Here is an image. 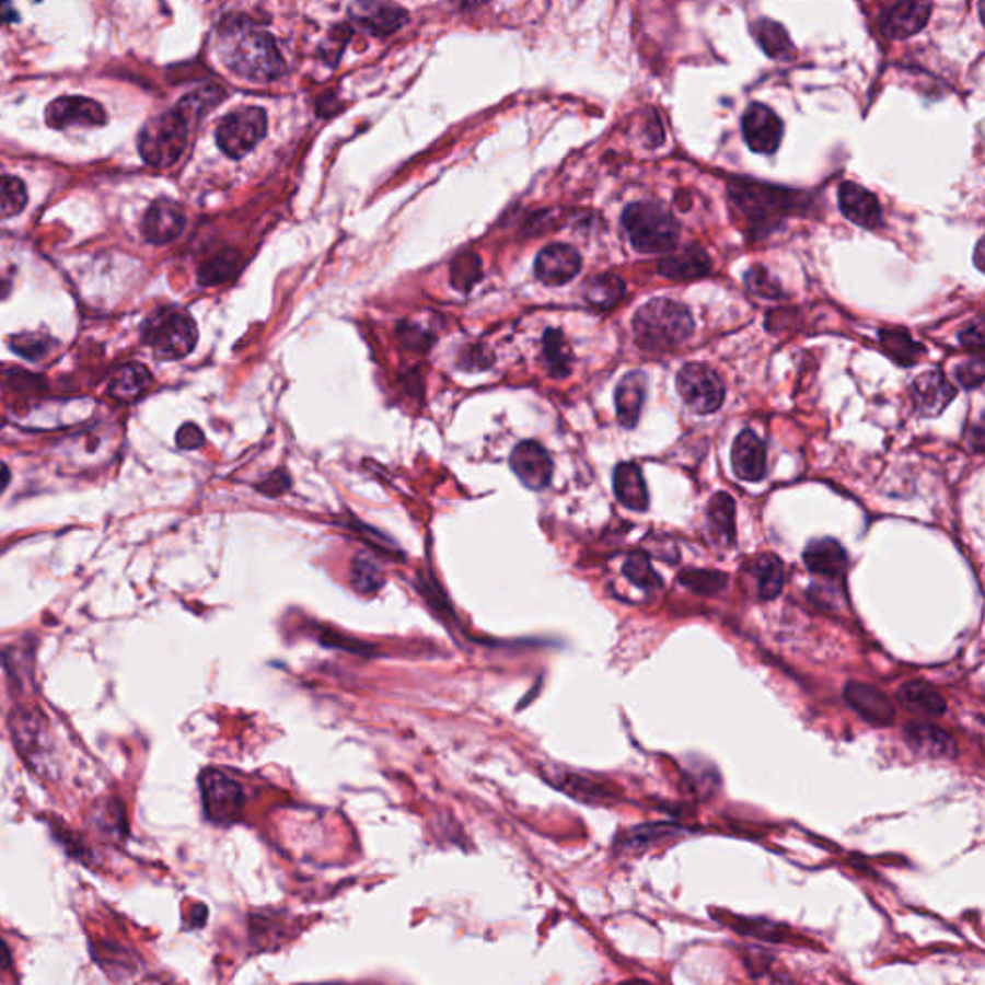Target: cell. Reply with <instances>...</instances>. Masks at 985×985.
<instances>
[{
	"label": "cell",
	"mask_w": 985,
	"mask_h": 985,
	"mask_svg": "<svg viewBox=\"0 0 985 985\" xmlns=\"http://www.w3.org/2000/svg\"><path fill=\"white\" fill-rule=\"evenodd\" d=\"M220 55L231 72L245 80H278L286 72L276 39L243 16L220 25Z\"/></svg>",
	"instance_id": "obj_1"
},
{
	"label": "cell",
	"mask_w": 985,
	"mask_h": 985,
	"mask_svg": "<svg viewBox=\"0 0 985 985\" xmlns=\"http://www.w3.org/2000/svg\"><path fill=\"white\" fill-rule=\"evenodd\" d=\"M634 334L639 347L649 352L674 349L690 339L695 329L692 312L672 299H652L634 316Z\"/></svg>",
	"instance_id": "obj_2"
},
{
	"label": "cell",
	"mask_w": 985,
	"mask_h": 985,
	"mask_svg": "<svg viewBox=\"0 0 985 985\" xmlns=\"http://www.w3.org/2000/svg\"><path fill=\"white\" fill-rule=\"evenodd\" d=\"M622 225L629 243L644 255H660L674 251L680 228L667 208L657 202H634L622 215Z\"/></svg>",
	"instance_id": "obj_3"
},
{
	"label": "cell",
	"mask_w": 985,
	"mask_h": 985,
	"mask_svg": "<svg viewBox=\"0 0 985 985\" xmlns=\"http://www.w3.org/2000/svg\"><path fill=\"white\" fill-rule=\"evenodd\" d=\"M199 332L192 314L177 306L152 312L143 324V341L160 360L185 358L197 345Z\"/></svg>",
	"instance_id": "obj_4"
},
{
	"label": "cell",
	"mask_w": 985,
	"mask_h": 985,
	"mask_svg": "<svg viewBox=\"0 0 985 985\" xmlns=\"http://www.w3.org/2000/svg\"><path fill=\"white\" fill-rule=\"evenodd\" d=\"M189 129L192 124L177 108L149 119L139 134V152L144 162L154 167L174 166L187 149Z\"/></svg>",
	"instance_id": "obj_5"
},
{
	"label": "cell",
	"mask_w": 985,
	"mask_h": 985,
	"mask_svg": "<svg viewBox=\"0 0 985 985\" xmlns=\"http://www.w3.org/2000/svg\"><path fill=\"white\" fill-rule=\"evenodd\" d=\"M730 197L739 210H743L749 218L756 220H772L784 215L799 212L803 205V195L797 192H787L779 187H772L766 183L749 182V179H735L730 183Z\"/></svg>",
	"instance_id": "obj_6"
},
{
	"label": "cell",
	"mask_w": 985,
	"mask_h": 985,
	"mask_svg": "<svg viewBox=\"0 0 985 985\" xmlns=\"http://www.w3.org/2000/svg\"><path fill=\"white\" fill-rule=\"evenodd\" d=\"M268 129L266 112L258 106H241L230 112L216 129V141L230 159H243L263 141Z\"/></svg>",
	"instance_id": "obj_7"
},
{
	"label": "cell",
	"mask_w": 985,
	"mask_h": 985,
	"mask_svg": "<svg viewBox=\"0 0 985 985\" xmlns=\"http://www.w3.org/2000/svg\"><path fill=\"white\" fill-rule=\"evenodd\" d=\"M675 385L680 397L684 398L685 405L690 406L693 413L712 414L722 406L726 395L722 380L708 364L703 362L685 364L675 378Z\"/></svg>",
	"instance_id": "obj_8"
},
{
	"label": "cell",
	"mask_w": 985,
	"mask_h": 985,
	"mask_svg": "<svg viewBox=\"0 0 985 985\" xmlns=\"http://www.w3.org/2000/svg\"><path fill=\"white\" fill-rule=\"evenodd\" d=\"M200 793L208 820L225 826L237 822L245 807V793L235 779L215 768L205 770L200 776Z\"/></svg>",
	"instance_id": "obj_9"
},
{
	"label": "cell",
	"mask_w": 985,
	"mask_h": 985,
	"mask_svg": "<svg viewBox=\"0 0 985 985\" xmlns=\"http://www.w3.org/2000/svg\"><path fill=\"white\" fill-rule=\"evenodd\" d=\"M12 735L16 741L20 753L39 768V764L47 766L53 755V733L48 728L47 718L40 715L35 707H20L12 715Z\"/></svg>",
	"instance_id": "obj_10"
},
{
	"label": "cell",
	"mask_w": 985,
	"mask_h": 985,
	"mask_svg": "<svg viewBox=\"0 0 985 985\" xmlns=\"http://www.w3.org/2000/svg\"><path fill=\"white\" fill-rule=\"evenodd\" d=\"M45 119L48 126L55 129L103 128L106 124V112L93 99L60 96L48 104Z\"/></svg>",
	"instance_id": "obj_11"
},
{
	"label": "cell",
	"mask_w": 985,
	"mask_h": 985,
	"mask_svg": "<svg viewBox=\"0 0 985 985\" xmlns=\"http://www.w3.org/2000/svg\"><path fill=\"white\" fill-rule=\"evenodd\" d=\"M743 139L756 154H774L784 139V121L766 104L749 106L741 118Z\"/></svg>",
	"instance_id": "obj_12"
},
{
	"label": "cell",
	"mask_w": 985,
	"mask_h": 985,
	"mask_svg": "<svg viewBox=\"0 0 985 985\" xmlns=\"http://www.w3.org/2000/svg\"><path fill=\"white\" fill-rule=\"evenodd\" d=\"M510 468L532 491H541L551 484L553 461L547 449L537 441H522L510 454Z\"/></svg>",
	"instance_id": "obj_13"
},
{
	"label": "cell",
	"mask_w": 985,
	"mask_h": 985,
	"mask_svg": "<svg viewBox=\"0 0 985 985\" xmlns=\"http://www.w3.org/2000/svg\"><path fill=\"white\" fill-rule=\"evenodd\" d=\"M581 270V256L573 246L555 243L535 258V278L545 286H565Z\"/></svg>",
	"instance_id": "obj_14"
},
{
	"label": "cell",
	"mask_w": 985,
	"mask_h": 985,
	"mask_svg": "<svg viewBox=\"0 0 985 985\" xmlns=\"http://www.w3.org/2000/svg\"><path fill=\"white\" fill-rule=\"evenodd\" d=\"M954 397H957V387L938 370L918 375L911 387L914 408L924 418L939 416L947 406L951 405Z\"/></svg>",
	"instance_id": "obj_15"
},
{
	"label": "cell",
	"mask_w": 985,
	"mask_h": 985,
	"mask_svg": "<svg viewBox=\"0 0 985 985\" xmlns=\"http://www.w3.org/2000/svg\"><path fill=\"white\" fill-rule=\"evenodd\" d=\"M185 228V212L174 200H157L143 218V235L152 245H166L179 237Z\"/></svg>",
	"instance_id": "obj_16"
},
{
	"label": "cell",
	"mask_w": 985,
	"mask_h": 985,
	"mask_svg": "<svg viewBox=\"0 0 985 985\" xmlns=\"http://www.w3.org/2000/svg\"><path fill=\"white\" fill-rule=\"evenodd\" d=\"M843 216L867 230H878L882 225V208L872 193L857 183L845 182L837 193Z\"/></svg>",
	"instance_id": "obj_17"
},
{
	"label": "cell",
	"mask_w": 985,
	"mask_h": 985,
	"mask_svg": "<svg viewBox=\"0 0 985 985\" xmlns=\"http://www.w3.org/2000/svg\"><path fill=\"white\" fill-rule=\"evenodd\" d=\"M930 14V2H897L883 12L880 30L890 39H906L926 27Z\"/></svg>",
	"instance_id": "obj_18"
},
{
	"label": "cell",
	"mask_w": 985,
	"mask_h": 985,
	"mask_svg": "<svg viewBox=\"0 0 985 985\" xmlns=\"http://www.w3.org/2000/svg\"><path fill=\"white\" fill-rule=\"evenodd\" d=\"M731 466L739 479L761 482L766 474V447L755 431H741L731 447Z\"/></svg>",
	"instance_id": "obj_19"
},
{
	"label": "cell",
	"mask_w": 985,
	"mask_h": 985,
	"mask_svg": "<svg viewBox=\"0 0 985 985\" xmlns=\"http://www.w3.org/2000/svg\"><path fill=\"white\" fill-rule=\"evenodd\" d=\"M908 748L928 758H953L959 753L957 741L946 730L928 722H911L903 728Z\"/></svg>",
	"instance_id": "obj_20"
},
{
	"label": "cell",
	"mask_w": 985,
	"mask_h": 985,
	"mask_svg": "<svg viewBox=\"0 0 985 985\" xmlns=\"http://www.w3.org/2000/svg\"><path fill=\"white\" fill-rule=\"evenodd\" d=\"M845 700L849 703V707L862 716L868 722L885 726L893 720L895 708L891 705V700L883 695L880 690H876L872 685L853 684L845 687Z\"/></svg>",
	"instance_id": "obj_21"
},
{
	"label": "cell",
	"mask_w": 985,
	"mask_h": 985,
	"mask_svg": "<svg viewBox=\"0 0 985 985\" xmlns=\"http://www.w3.org/2000/svg\"><path fill=\"white\" fill-rule=\"evenodd\" d=\"M804 565L816 576L822 578H842L847 570V553L842 547L839 541L824 540L811 541L809 547L804 548Z\"/></svg>",
	"instance_id": "obj_22"
},
{
	"label": "cell",
	"mask_w": 985,
	"mask_h": 985,
	"mask_svg": "<svg viewBox=\"0 0 985 985\" xmlns=\"http://www.w3.org/2000/svg\"><path fill=\"white\" fill-rule=\"evenodd\" d=\"M647 380L641 372L624 375L616 387V416L624 428H636L641 410H644Z\"/></svg>",
	"instance_id": "obj_23"
},
{
	"label": "cell",
	"mask_w": 985,
	"mask_h": 985,
	"mask_svg": "<svg viewBox=\"0 0 985 985\" xmlns=\"http://www.w3.org/2000/svg\"><path fill=\"white\" fill-rule=\"evenodd\" d=\"M614 495L629 510L644 512L649 507V493L644 474L634 462H622L614 470Z\"/></svg>",
	"instance_id": "obj_24"
},
{
	"label": "cell",
	"mask_w": 985,
	"mask_h": 985,
	"mask_svg": "<svg viewBox=\"0 0 985 985\" xmlns=\"http://www.w3.org/2000/svg\"><path fill=\"white\" fill-rule=\"evenodd\" d=\"M710 268H712L710 258L699 246H687L680 253L667 256L659 264V271L664 278L677 279V281L703 278V276H707Z\"/></svg>",
	"instance_id": "obj_25"
},
{
	"label": "cell",
	"mask_w": 985,
	"mask_h": 985,
	"mask_svg": "<svg viewBox=\"0 0 985 985\" xmlns=\"http://www.w3.org/2000/svg\"><path fill=\"white\" fill-rule=\"evenodd\" d=\"M901 707L916 716H941L947 710L946 699L934 685L926 682H906L897 690Z\"/></svg>",
	"instance_id": "obj_26"
},
{
	"label": "cell",
	"mask_w": 985,
	"mask_h": 985,
	"mask_svg": "<svg viewBox=\"0 0 985 985\" xmlns=\"http://www.w3.org/2000/svg\"><path fill=\"white\" fill-rule=\"evenodd\" d=\"M352 16L357 18L358 22L368 27V30H372L374 33H383V35L395 32L401 25H405L406 20H408V14H406L405 10L397 7V4H390V2L357 4V7H352Z\"/></svg>",
	"instance_id": "obj_27"
},
{
	"label": "cell",
	"mask_w": 985,
	"mask_h": 985,
	"mask_svg": "<svg viewBox=\"0 0 985 985\" xmlns=\"http://www.w3.org/2000/svg\"><path fill=\"white\" fill-rule=\"evenodd\" d=\"M151 372L144 366L136 364V362L121 366V368H118V372L112 375V397L131 403V401L141 397L144 391L151 387Z\"/></svg>",
	"instance_id": "obj_28"
},
{
	"label": "cell",
	"mask_w": 985,
	"mask_h": 985,
	"mask_svg": "<svg viewBox=\"0 0 985 985\" xmlns=\"http://www.w3.org/2000/svg\"><path fill=\"white\" fill-rule=\"evenodd\" d=\"M753 37H755L756 43L761 45L764 53L772 56V58L786 60V58L793 56V43L789 39V33H787L784 25L774 22V20H768V18L756 20L755 24H753Z\"/></svg>",
	"instance_id": "obj_29"
},
{
	"label": "cell",
	"mask_w": 985,
	"mask_h": 985,
	"mask_svg": "<svg viewBox=\"0 0 985 985\" xmlns=\"http://www.w3.org/2000/svg\"><path fill=\"white\" fill-rule=\"evenodd\" d=\"M708 524L716 540L731 545L735 540V502L728 493H716L708 505Z\"/></svg>",
	"instance_id": "obj_30"
},
{
	"label": "cell",
	"mask_w": 985,
	"mask_h": 985,
	"mask_svg": "<svg viewBox=\"0 0 985 985\" xmlns=\"http://www.w3.org/2000/svg\"><path fill=\"white\" fill-rule=\"evenodd\" d=\"M753 573L756 578V593L764 601L776 599L786 583L784 563L776 555H763L755 560Z\"/></svg>",
	"instance_id": "obj_31"
},
{
	"label": "cell",
	"mask_w": 985,
	"mask_h": 985,
	"mask_svg": "<svg viewBox=\"0 0 985 985\" xmlns=\"http://www.w3.org/2000/svg\"><path fill=\"white\" fill-rule=\"evenodd\" d=\"M880 343H882L883 350L901 366L916 364L920 360L922 355L926 352L920 343L914 341L911 334L906 329H901V327L882 329L880 332Z\"/></svg>",
	"instance_id": "obj_32"
},
{
	"label": "cell",
	"mask_w": 985,
	"mask_h": 985,
	"mask_svg": "<svg viewBox=\"0 0 985 985\" xmlns=\"http://www.w3.org/2000/svg\"><path fill=\"white\" fill-rule=\"evenodd\" d=\"M223 99H225V91L222 88L207 85V88L197 89L189 95L183 96L175 108L182 112L183 118L187 119L189 124H195L202 116H207L215 106L222 103Z\"/></svg>",
	"instance_id": "obj_33"
},
{
	"label": "cell",
	"mask_w": 985,
	"mask_h": 985,
	"mask_svg": "<svg viewBox=\"0 0 985 985\" xmlns=\"http://www.w3.org/2000/svg\"><path fill=\"white\" fill-rule=\"evenodd\" d=\"M543 355L547 362L548 372L555 378H565L570 374L572 364V349L566 343L565 335L558 329H547L543 335Z\"/></svg>",
	"instance_id": "obj_34"
},
{
	"label": "cell",
	"mask_w": 985,
	"mask_h": 985,
	"mask_svg": "<svg viewBox=\"0 0 985 985\" xmlns=\"http://www.w3.org/2000/svg\"><path fill=\"white\" fill-rule=\"evenodd\" d=\"M622 294H624V281L618 276H614V274L596 276L583 289L586 301L591 306L601 309V311H606V309L614 306L616 302L621 301Z\"/></svg>",
	"instance_id": "obj_35"
},
{
	"label": "cell",
	"mask_w": 985,
	"mask_h": 985,
	"mask_svg": "<svg viewBox=\"0 0 985 985\" xmlns=\"http://www.w3.org/2000/svg\"><path fill=\"white\" fill-rule=\"evenodd\" d=\"M241 256L237 251H222L218 255L212 256L210 260L202 264L199 268V283L202 286H216L222 283L225 279H230L237 271Z\"/></svg>",
	"instance_id": "obj_36"
},
{
	"label": "cell",
	"mask_w": 985,
	"mask_h": 985,
	"mask_svg": "<svg viewBox=\"0 0 985 985\" xmlns=\"http://www.w3.org/2000/svg\"><path fill=\"white\" fill-rule=\"evenodd\" d=\"M624 573L634 586L644 591H657L662 588L659 573L652 568L651 560L645 553H631L624 563Z\"/></svg>",
	"instance_id": "obj_37"
},
{
	"label": "cell",
	"mask_w": 985,
	"mask_h": 985,
	"mask_svg": "<svg viewBox=\"0 0 985 985\" xmlns=\"http://www.w3.org/2000/svg\"><path fill=\"white\" fill-rule=\"evenodd\" d=\"M27 205L24 183L12 175H0V220L20 215Z\"/></svg>",
	"instance_id": "obj_38"
},
{
	"label": "cell",
	"mask_w": 985,
	"mask_h": 985,
	"mask_svg": "<svg viewBox=\"0 0 985 985\" xmlns=\"http://www.w3.org/2000/svg\"><path fill=\"white\" fill-rule=\"evenodd\" d=\"M350 578H352L355 589L364 595L375 593L383 586L382 568L374 558H370L368 555H358L355 558L352 568H350Z\"/></svg>",
	"instance_id": "obj_39"
},
{
	"label": "cell",
	"mask_w": 985,
	"mask_h": 985,
	"mask_svg": "<svg viewBox=\"0 0 985 985\" xmlns=\"http://www.w3.org/2000/svg\"><path fill=\"white\" fill-rule=\"evenodd\" d=\"M10 349L27 360H43L56 347L53 337L45 334H18L10 337Z\"/></svg>",
	"instance_id": "obj_40"
},
{
	"label": "cell",
	"mask_w": 985,
	"mask_h": 985,
	"mask_svg": "<svg viewBox=\"0 0 985 985\" xmlns=\"http://www.w3.org/2000/svg\"><path fill=\"white\" fill-rule=\"evenodd\" d=\"M680 581L684 583L685 588L692 589L699 595H716L726 588L728 576L715 572V570H685L680 576Z\"/></svg>",
	"instance_id": "obj_41"
},
{
	"label": "cell",
	"mask_w": 985,
	"mask_h": 985,
	"mask_svg": "<svg viewBox=\"0 0 985 985\" xmlns=\"http://www.w3.org/2000/svg\"><path fill=\"white\" fill-rule=\"evenodd\" d=\"M558 787L565 789L566 793L572 795L573 799H578L581 803H604L611 797L603 787L596 786L589 779L580 778V776H566Z\"/></svg>",
	"instance_id": "obj_42"
},
{
	"label": "cell",
	"mask_w": 985,
	"mask_h": 985,
	"mask_svg": "<svg viewBox=\"0 0 985 985\" xmlns=\"http://www.w3.org/2000/svg\"><path fill=\"white\" fill-rule=\"evenodd\" d=\"M453 286L461 291H470L482 279V263L476 255H462L456 258L451 268Z\"/></svg>",
	"instance_id": "obj_43"
},
{
	"label": "cell",
	"mask_w": 985,
	"mask_h": 985,
	"mask_svg": "<svg viewBox=\"0 0 985 985\" xmlns=\"http://www.w3.org/2000/svg\"><path fill=\"white\" fill-rule=\"evenodd\" d=\"M745 283H748L749 289L753 293L764 297V299H779V297H784V291H781L778 281L772 278L770 274L764 268H751L745 274Z\"/></svg>",
	"instance_id": "obj_44"
},
{
	"label": "cell",
	"mask_w": 985,
	"mask_h": 985,
	"mask_svg": "<svg viewBox=\"0 0 985 985\" xmlns=\"http://www.w3.org/2000/svg\"><path fill=\"white\" fill-rule=\"evenodd\" d=\"M984 374L985 366L982 357L972 358L954 370L957 382L961 383L964 390H980L984 383Z\"/></svg>",
	"instance_id": "obj_45"
},
{
	"label": "cell",
	"mask_w": 985,
	"mask_h": 985,
	"mask_svg": "<svg viewBox=\"0 0 985 985\" xmlns=\"http://www.w3.org/2000/svg\"><path fill=\"white\" fill-rule=\"evenodd\" d=\"M674 834L675 827L672 826L637 827V830H634V832L629 834V843L637 842V845L647 847V845H651V843L660 842V839H664V837H668V835Z\"/></svg>",
	"instance_id": "obj_46"
},
{
	"label": "cell",
	"mask_w": 985,
	"mask_h": 985,
	"mask_svg": "<svg viewBox=\"0 0 985 985\" xmlns=\"http://www.w3.org/2000/svg\"><path fill=\"white\" fill-rule=\"evenodd\" d=\"M177 447L179 449H185V451H193V449H199L202 443H205V433L200 431L199 426H195V424H185L177 431Z\"/></svg>",
	"instance_id": "obj_47"
},
{
	"label": "cell",
	"mask_w": 985,
	"mask_h": 985,
	"mask_svg": "<svg viewBox=\"0 0 985 985\" xmlns=\"http://www.w3.org/2000/svg\"><path fill=\"white\" fill-rule=\"evenodd\" d=\"M289 485H291V479H289V474L283 472V470H278V472H274L268 479H264L260 484L256 485V489L258 491H263L264 495H270V497H278L281 493L287 491L289 489Z\"/></svg>",
	"instance_id": "obj_48"
},
{
	"label": "cell",
	"mask_w": 985,
	"mask_h": 985,
	"mask_svg": "<svg viewBox=\"0 0 985 985\" xmlns=\"http://www.w3.org/2000/svg\"><path fill=\"white\" fill-rule=\"evenodd\" d=\"M959 339H961L964 349L972 350L976 357H982V350H984V329H982V324H980V322H977V324H972V326L966 327L964 332H961Z\"/></svg>",
	"instance_id": "obj_49"
},
{
	"label": "cell",
	"mask_w": 985,
	"mask_h": 985,
	"mask_svg": "<svg viewBox=\"0 0 985 985\" xmlns=\"http://www.w3.org/2000/svg\"><path fill=\"white\" fill-rule=\"evenodd\" d=\"M984 239L977 241L976 251H974V264L980 271H984Z\"/></svg>",
	"instance_id": "obj_50"
},
{
	"label": "cell",
	"mask_w": 985,
	"mask_h": 985,
	"mask_svg": "<svg viewBox=\"0 0 985 985\" xmlns=\"http://www.w3.org/2000/svg\"><path fill=\"white\" fill-rule=\"evenodd\" d=\"M10 964V951L7 943L0 939V969H4V966H9Z\"/></svg>",
	"instance_id": "obj_51"
},
{
	"label": "cell",
	"mask_w": 985,
	"mask_h": 985,
	"mask_svg": "<svg viewBox=\"0 0 985 985\" xmlns=\"http://www.w3.org/2000/svg\"><path fill=\"white\" fill-rule=\"evenodd\" d=\"M9 482H10L9 468H7V466H4V464H2V462H0V493L4 491V489H7V485H9Z\"/></svg>",
	"instance_id": "obj_52"
},
{
	"label": "cell",
	"mask_w": 985,
	"mask_h": 985,
	"mask_svg": "<svg viewBox=\"0 0 985 985\" xmlns=\"http://www.w3.org/2000/svg\"><path fill=\"white\" fill-rule=\"evenodd\" d=\"M624 985H651V984H644V982H631V984H624Z\"/></svg>",
	"instance_id": "obj_53"
}]
</instances>
